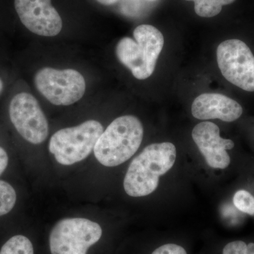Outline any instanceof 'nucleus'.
Wrapping results in <instances>:
<instances>
[{"label": "nucleus", "instance_id": "1", "mask_svg": "<svg viewBox=\"0 0 254 254\" xmlns=\"http://www.w3.org/2000/svg\"><path fill=\"white\" fill-rule=\"evenodd\" d=\"M176 148L170 142L153 143L132 160L125 180L124 188L128 195L142 197L158 188L159 178L173 168Z\"/></svg>", "mask_w": 254, "mask_h": 254}, {"label": "nucleus", "instance_id": "2", "mask_svg": "<svg viewBox=\"0 0 254 254\" xmlns=\"http://www.w3.org/2000/svg\"><path fill=\"white\" fill-rule=\"evenodd\" d=\"M143 136V125L136 117L125 115L115 119L95 143V158L104 166H118L135 154Z\"/></svg>", "mask_w": 254, "mask_h": 254}, {"label": "nucleus", "instance_id": "3", "mask_svg": "<svg viewBox=\"0 0 254 254\" xmlns=\"http://www.w3.org/2000/svg\"><path fill=\"white\" fill-rule=\"evenodd\" d=\"M163 46L164 37L158 28L151 25H140L133 31V39L125 37L119 41L116 55L135 78L143 80L154 72Z\"/></svg>", "mask_w": 254, "mask_h": 254}, {"label": "nucleus", "instance_id": "4", "mask_svg": "<svg viewBox=\"0 0 254 254\" xmlns=\"http://www.w3.org/2000/svg\"><path fill=\"white\" fill-rule=\"evenodd\" d=\"M103 131L101 124L93 120L63 128L50 138V152L61 165H73L91 154Z\"/></svg>", "mask_w": 254, "mask_h": 254}, {"label": "nucleus", "instance_id": "5", "mask_svg": "<svg viewBox=\"0 0 254 254\" xmlns=\"http://www.w3.org/2000/svg\"><path fill=\"white\" fill-rule=\"evenodd\" d=\"M99 224L86 218L60 220L50 232L51 254H86L88 249L101 238Z\"/></svg>", "mask_w": 254, "mask_h": 254}, {"label": "nucleus", "instance_id": "6", "mask_svg": "<svg viewBox=\"0 0 254 254\" xmlns=\"http://www.w3.org/2000/svg\"><path fill=\"white\" fill-rule=\"evenodd\" d=\"M34 81L38 91L55 105H72L81 100L86 91L84 77L72 68H41Z\"/></svg>", "mask_w": 254, "mask_h": 254}, {"label": "nucleus", "instance_id": "7", "mask_svg": "<svg viewBox=\"0 0 254 254\" xmlns=\"http://www.w3.org/2000/svg\"><path fill=\"white\" fill-rule=\"evenodd\" d=\"M217 61L222 76L246 91L254 92V55L243 41L230 39L217 49Z\"/></svg>", "mask_w": 254, "mask_h": 254}, {"label": "nucleus", "instance_id": "8", "mask_svg": "<svg viewBox=\"0 0 254 254\" xmlns=\"http://www.w3.org/2000/svg\"><path fill=\"white\" fill-rule=\"evenodd\" d=\"M9 117L26 141L33 144L46 141L49 132L48 120L34 96L28 93L15 95L10 103Z\"/></svg>", "mask_w": 254, "mask_h": 254}, {"label": "nucleus", "instance_id": "9", "mask_svg": "<svg viewBox=\"0 0 254 254\" xmlns=\"http://www.w3.org/2000/svg\"><path fill=\"white\" fill-rule=\"evenodd\" d=\"M15 9L21 23L38 36H58L63 29V20L51 0H15Z\"/></svg>", "mask_w": 254, "mask_h": 254}, {"label": "nucleus", "instance_id": "10", "mask_svg": "<svg viewBox=\"0 0 254 254\" xmlns=\"http://www.w3.org/2000/svg\"><path fill=\"white\" fill-rule=\"evenodd\" d=\"M192 138L209 166L218 169L229 166L230 157L227 150L232 149L235 143L220 136V128L216 125L210 122L198 124L192 131Z\"/></svg>", "mask_w": 254, "mask_h": 254}, {"label": "nucleus", "instance_id": "11", "mask_svg": "<svg viewBox=\"0 0 254 254\" xmlns=\"http://www.w3.org/2000/svg\"><path fill=\"white\" fill-rule=\"evenodd\" d=\"M192 115L198 120H218L232 123L238 120L243 109L237 101L220 93H203L191 105Z\"/></svg>", "mask_w": 254, "mask_h": 254}, {"label": "nucleus", "instance_id": "12", "mask_svg": "<svg viewBox=\"0 0 254 254\" xmlns=\"http://www.w3.org/2000/svg\"><path fill=\"white\" fill-rule=\"evenodd\" d=\"M194 1L195 12L201 17L210 18L217 16L222 6L233 3L235 0H187Z\"/></svg>", "mask_w": 254, "mask_h": 254}, {"label": "nucleus", "instance_id": "13", "mask_svg": "<svg viewBox=\"0 0 254 254\" xmlns=\"http://www.w3.org/2000/svg\"><path fill=\"white\" fill-rule=\"evenodd\" d=\"M0 254H34V251L29 239L23 235H16L3 245Z\"/></svg>", "mask_w": 254, "mask_h": 254}, {"label": "nucleus", "instance_id": "14", "mask_svg": "<svg viewBox=\"0 0 254 254\" xmlns=\"http://www.w3.org/2000/svg\"><path fill=\"white\" fill-rule=\"evenodd\" d=\"M16 201L14 189L8 182L0 180V216L9 213Z\"/></svg>", "mask_w": 254, "mask_h": 254}, {"label": "nucleus", "instance_id": "15", "mask_svg": "<svg viewBox=\"0 0 254 254\" xmlns=\"http://www.w3.org/2000/svg\"><path fill=\"white\" fill-rule=\"evenodd\" d=\"M233 203L240 211L248 215H254V196L247 190L237 191L233 197Z\"/></svg>", "mask_w": 254, "mask_h": 254}, {"label": "nucleus", "instance_id": "16", "mask_svg": "<svg viewBox=\"0 0 254 254\" xmlns=\"http://www.w3.org/2000/svg\"><path fill=\"white\" fill-rule=\"evenodd\" d=\"M222 254H254V243L243 241H234L224 247Z\"/></svg>", "mask_w": 254, "mask_h": 254}, {"label": "nucleus", "instance_id": "17", "mask_svg": "<svg viewBox=\"0 0 254 254\" xmlns=\"http://www.w3.org/2000/svg\"><path fill=\"white\" fill-rule=\"evenodd\" d=\"M152 254H187L186 251L181 246L175 244H168L161 246L155 250Z\"/></svg>", "mask_w": 254, "mask_h": 254}, {"label": "nucleus", "instance_id": "18", "mask_svg": "<svg viewBox=\"0 0 254 254\" xmlns=\"http://www.w3.org/2000/svg\"><path fill=\"white\" fill-rule=\"evenodd\" d=\"M8 163H9V158H8L7 153L4 149L0 147V175L6 170Z\"/></svg>", "mask_w": 254, "mask_h": 254}, {"label": "nucleus", "instance_id": "19", "mask_svg": "<svg viewBox=\"0 0 254 254\" xmlns=\"http://www.w3.org/2000/svg\"><path fill=\"white\" fill-rule=\"evenodd\" d=\"M100 4L105 5V6H110L118 2L119 0H97Z\"/></svg>", "mask_w": 254, "mask_h": 254}, {"label": "nucleus", "instance_id": "20", "mask_svg": "<svg viewBox=\"0 0 254 254\" xmlns=\"http://www.w3.org/2000/svg\"><path fill=\"white\" fill-rule=\"evenodd\" d=\"M3 90V82L1 81V78H0V94H1V92H2Z\"/></svg>", "mask_w": 254, "mask_h": 254}]
</instances>
